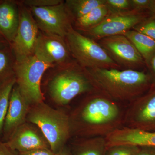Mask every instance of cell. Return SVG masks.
<instances>
[{"instance_id": "cell-1", "label": "cell", "mask_w": 155, "mask_h": 155, "mask_svg": "<svg viewBox=\"0 0 155 155\" xmlns=\"http://www.w3.org/2000/svg\"><path fill=\"white\" fill-rule=\"evenodd\" d=\"M70 118L71 128L87 137H105L123 126V113L117 102L95 90Z\"/></svg>"}, {"instance_id": "cell-2", "label": "cell", "mask_w": 155, "mask_h": 155, "mask_svg": "<svg viewBox=\"0 0 155 155\" xmlns=\"http://www.w3.org/2000/svg\"><path fill=\"white\" fill-rule=\"evenodd\" d=\"M83 69L96 90L116 102H131L152 83L150 75L135 69Z\"/></svg>"}, {"instance_id": "cell-3", "label": "cell", "mask_w": 155, "mask_h": 155, "mask_svg": "<svg viewBox=\"0 0 155 155\" xmlns=\"http://www.w3.org/2000/svg\"><path fill=\"white\" fill-rule=\"evenodd\" d=\"M26 120L40 130L54 153L64 147L72 133L70 117L44 101L31 106Z\"/></svg>"}, {"instance_id": "cell-4", "label": "cell", "mask_w": 155, "mask_h": 155, "mask_svg": "<svg viewBox=\"0 0 155 155\" xmlns=\"http://www.w3.org/2000/svg\"><path fill=\"white\" fill-rule=\"evenodd\" d=\"M62 69L50 81L51 97L59 105H65L82 94L95 91L84 70L73 62L61 66Z\"/></svg>"}, {"instance_id": "cell-5", "label": "cell", "mask_w": 155, "mask_h": 155, "mask_svg": "<svg viewBox=\"0 0 155 155\" xmlns=\"http://www.w3.org/2000/svg\"><path fill=\"white\" fill-rule=\"evenodd\" d=\"M71 55L83 69L122 68L96 41L70 27L65 36Z\"/></svg>"}, {"instance_id": "cell-6", "label": "cell", "mask_w": 155, "mask_h": 155, "mask_svg": "<svg viewBox=\"0 0 155 155\" xmlns=\"http://www.w3.org/2000/svg\"><path fill=\"white\" fill-rule=\"evenodd\" d=\"M53 67L34 54L16 61V83L20 93L30 105L43 102L41 82L46 70Z\"/></svg>"}, {"instance_id": "cell-7", "label": "cell", "mask_w": 155, "mask_h": 155, "mask_svg": "<svg viewBox=\"0 0 155 155\" xmlns=\"http://www.w3.org/2000/svg\"><path fill=\"white\" fill-rule=\"evenodd\" d=\"M149 14L131 10L113 12L98 25L82 31L94 40L113 35H122L149 18Z\"/></svg>"}, {"instance_id": "cell-8", "label": "cell", "mask_w": 155, "mask_h": 155, "mask_svg": "<svg viewBox=\"0 0 155 155\" xmlns=\"http://www.w3.org/2000/svg\"><path fill=\"white\" fill-rule=\"evenodd\" d=\"M123 126L155 131V85L147 93L130 102L124 113Z\"/></svg>"}, {"instance_id": "cell-9", "label": "cell", "mask_w": 155, "mask_h": 155, "mask_svg": "<svg viewBox=\"0 0 155 155\" xmlns=\"http://www.w3.org/2000/svg\"><path fill=\"white\" fill-rule=\"evenodd\" d=\"M30 10L39 29L43 32L53 34L65 38L72 26L73 20L65 3L49 7H31Z\"/></svg>"}, {"instance_id": "cell-10", "label": "cell", "mask_w": 155, "mask_h": 155, "mask_svg": "<svg viewBox=\"0 0 155 155\" xmlns=\"http://www.w3.org/2000/svg\"><path fill=\"white\" fill-rule=\"evenodd\" d=\"M41 61L54 66H63L73 62L65 38L53 34L39 32L34 54Z\"/></svg>"}, {"instance_id": "cell-11", "label": "cell", "mask_w": 155, "mask_h": 155, "mask_svg": "<svg viewBox=\"0 0 155 155\" xmlns=\"http://www.w3.org/2000/svg\"><path fill=\"white\" fill-rule=\"evenodd\" d=\"M98 43L121 67L134 69L145 64L132 42L123 35L104 38Z\"/></svg>"}, {"instance_id": "cell-12", "label": "cell", "mask_w": 155, "mask_h": 155, "mask_svg": "<svg viewBox=\"0 0 155 155\" xmlns=\"http://www.w3.org/2000/svg\"><path fill=\"white\" fill-rule=\"evenodd\" d=\"M39 28L30 10L23 8L19 12V22L17 34L13 41L16 61L34 54Z\"/></svg>"}, {"instance_id": "cell-13", "label": "cell", "mask_w": 155, "mask_h": 155, "mask_svg": "<svg viewBox=\"0 0 155 155\" xmlns=\"http://www.w3.org/2000/svg\"><path fill=\"white\" fill-rule=\"evenodd\" d=\"M5 143L11 149L18 153L38 149H51L41 131L29 122L17 127Z\"/></svg>"}, {"instance_id": "cell-14", "label": "cell", "mask_w": 155, "mask_h": 155, "mask_svg": "<svg viewBox=\"0 0 155 155\" xmlns=\"http://www.w3.org/2000/svg\"><path fill=\"white\" fill-rule=\"evenodd\" d=\"M106 148L128 145L155 147V131H147L122 126L105 137Z\"/></svg>"}, {"instance_id": "cell-15", "label": "cell", "mask_w": 155, "mask_h": 155, "mask_svg": "<svg viewBox=\"0 0 155 155\" xmlns=\"http://www.w3.org/2000/svg\"><path fill=\"white\" fill-rule=\"evenodd\" d=\"M30 106L15 84L11 91L3 127L4 137L7 139L6 141L17 127L25 123Z\"/></svg>"}, {"instance_id": "cell-16", "label": "cell", "mask_w": 155, "mask_h": 155, "mask_svg": "<svg viewBox=\"0 0 155 155\" xmlns=\"http://www.w3.org/2000/svg\"><path fill=\"white\" fill-rule=\"evenodd\" d=\"M19 22V11L13 3L6 2L0 5V34L13 42L17 34Z\"/></svg>"}, {"instance_id": "cell-17", "label": "cell", "mask_w": 155, "mask_h": 155, "mask_svg": "<svg viewBox=\"0 0 155 155\" xmlns=\"http://www.w3.org/2000/svg\"><path fill=\"white\" fill-rule=\"evenodd\" d=\"M123 35L126 36L140 53L148 66L152 58L155 54V41L150 37L131 29Z\"/></svg>"}, {"instance_id": "cell-18", "label": "cell", "mask_w": 155, "mask_h": 155, "mask_svg": "<svg viewBox=\"0 0 155 155\" xmlns=\"http://www.w3.org/2000/svg\"><path fill=\"white\" fill-rule=\"evenodd\" d=\"M113 12L105 3L94 8L88 14L75 19L73 22L77 30L83 31L98 25Z\"/></svg>"}, {"instance_id": "cell-19", "label": "cell", "mask_w": 155, "mask_h": 155, "mask_svg": "<svg viewBox=\"0 0 155 155\" xmlns=\"http://www.w3.org/2000/svg\"><path fill=\"white\" fill-rule=\"evenodd\" d=\"M64 3L73 22L94 8L105 4L106 0H67Z\"/></svg>"}, {"instance_id": "cell-20", "label": "cell", "mask_w": 155, "mask_h": 155, "mask_svg": "<svg viewBox=\"0 0 155 155\" xmlns=\"http://www.w3.org/2000/svg\"><path fill=\"white\" fill-rule=\"evenodd\" d=\"M105 137H87L76 146L75 155H105Z\"/></svg>"}, {"instance_id": "cell-21", "label": "cell", "mask_w": 155, "mask_h": 155, "mask_svg": "<svg viewBox=\"0 0 155 155\" xmlns=\"http://www.w3.org/2000/svg\"><path fill=\"white\" fill-rule=\"evenodd\" d=\"M16 84V78H13L6 81L0 87V135L3 131L11 91Z\"/></svg>"}, {"instance_id": "cell-22", "label": "cell", "mask_w": 155, "mask_h": 155, "mask_svg": "<svg viewBox=\"0 0 155 155\" xmlns=\"http://www.w3.org/2000/svg\"><path fill=\"white\" fill-rule=\"evenodd\" d=\"M140 147L128 145H121L106 148L105 155H137Z\"/></svg>"}, {"instance_id": "cell-23", "label": "cell", "mask_w": 155, "mask_h": 155, "mask_svg": "<svg viewBox=\"0 0 155 155\" xmlns=\"http://www.w3.org/2000/svg\"><path fill=\"white\" fill-rule=\"evenodd\" d=\"M133 30L143 34L155 41V18H148L133 28Z\"/></svg>"}, {"instance_id": "cell-24", "label": "cell", "mask_w": 155, "mask_h": 155, "mask_svg": "<svg viewBox=\"0 0 155 155\" xmlns=\"http://www.w3.org/2000/svg\"><path fill=\"white\" fill-rule=\"evenodd\" d=\"M106 3L113 12L132 10L130 0H106Z\"/></svg>"}, {"instance_id": "cell-25", "label": "cell", "mask_w": 155, "mask_h": 155, "mask_svg": "<svg viewBox=\"0 0 155 155\" xmlns=\"http://www.w3.org/2000/svg\"><path fill=\"white\" fill-rule=\"evenodd\" d=\"M63 2L61 0H25L23 3L29 8H43L59 5Z\"/></svg>"}, {"instance_id": "cell-26", "label": "cell", "mask_w": 155, "mask_h": 155, "mask_svg": "<svg viewBox=\"0 0 155 155\" xmlns=\"http://www.w3.org/2000/svg\"><path fill=\"white\" fill-rule=\"evenodd\" d=\"M152 0H130L131 9L143 12L146 9H149Z\"/></svg>"}, {"instance_id": "cell-27", "label": "cell", "mask_w": 155, "mask_h": 155, "mask_svg": "<svg viewBox=\"0 0 155 155\" xmlns=\"http://www.w3.org/2000/svg\"><path fill=\"white\" fill-rule=\"evenodd\" d=\"M18 155H54L49 149H38L18 153Z\"/></svg>"}, {"instance_id": "cell-28", "label": "cell", "mask_w": 155, "mask_h": 155, "mask_svg": "<svg viewBox=\"0 0 155 155\" xmlns=\"http://www.w3.org/2000/svg\"><path fill=\"white\" fill-rule=\"evenodd\" d=\"M8 65V58L7 54L0 51V75L3 74Z\"/></svg>"}, {"instance_id": "cell-29", "label": "cell", "mask_w": 155, "mask_h": 155, "mask_svg": "<svg viewBox=\"0 0 155 155\" xmlns=\"http://www.w3.org/2000/svg\"><path fill=\"white\" fill-rule=\"evenodd\" d=\"M18 153L11 149L5 142L0 141V155H18Z\"/></svg>"}, {"instance_id": "cell-30", "label": "cell", "mask_w": 155, "mask_h": 155, "mask_svg": "<svg viewBox=\"0 0 155 155\" xmlns=\"http://www.w3.org/2000/svg\"><path fill=\"white\" fill-rule=\"evenodd\" d=\"M137 155H155V147H141Z\"/></svg>"}, {"instance_id": "cell-31", "label": "cell", "mask_w": 155, "mask_h": 155, "mask_svg": "<svg viewBox=\"0 0 155 155\" xmlns=\"http://www.w3.org/2000/svg\"><path fill=\"white\" fill-rule=\"evenodd\" d=\"M148 67L150 70L151 75H150L153 84L155 85V54L150 61Z\"/></svg>"}, {"instance_id": "cell-32", "label": "cell", "mask_w": 155, "mask_h": 155, "mask_svg": "<svg viewBox=\"0 0 155 155\" xmlns=\"http://www.w3.org/2000/svg\"><path fill=\"white\" fill-rule=\"evenodd\" d=\"M149 10L152 14L153 17L155 18V0H152Z\"/></svg>"}, {"instance_id": "cell-33", "label": "cell", "mask_w": 155, "mask_h": 155, "mask_svg": "<svg viewBox=\"0 0 155 155\" xmlns=\"http://www.w3.org/2000/svg\"><path fill=\"white\" fill-rule=\"evenodd\" d=\"M54 155H69V154L67 150L65 148V147H64L58 152L54 153Z\"/></svg>"}]
</instances>
